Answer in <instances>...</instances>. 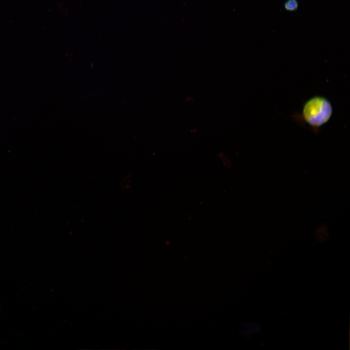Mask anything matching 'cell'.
I'll return each mask as SVG.
<instances>
[{
    "mask_svg": "<svg viewBox=\"0 0 350 350\" xmlns=\"http://www.w3.org/2000/svg\"><path fill=\"white\" fill-rule=\"evenodd\" d=\"M332 113V108L330 101L321 96H315L308 100L304 104L302 112L304 120L315 128L326 123Z\"/></svg>",
    "mask_w": 350,
    "mask_h": 350,
    "instance_id": "cell-1",
    "label": "cell"
},
{
    "mask_svg": "<svg viewBox=\"0 0 350 350\" xmlns=\"http://www.w3.org/2000/svg\"><path fill=\"white\" fill-rule=\"evenodd\" d=\"M285 11L289 12H294L298 10L299 3L298 0H286L283 4Z\"/></svg>",
    "mask_w": 350,
    "mask_h": 350,
    "instance_id": "cell-2",
    "label": "cell"
},
{
    "mask_svg": "<svg viewBox=\"0 0 350 350\" xmlns=\"http://www.w3.org/2000/svg\"><path fill=\"white\" fill-rule=\"evenodd\" d=\"M185 101L187 103H192L194 101V98L192 96L188 95L185 97Z\"/></svg>",
    "mask_w": 350,
    "mask_h": 350,
    "instance_id": "cell-3",
    "label": "cell"
},
{
    "mask_svg": "<svg viewBox=\"0 0 350 350\" xmlns=\"http://www.w3.org/2000/svg\"><path fill=\"white\" fill-rule=\"evenodd\" d=\"M198 129L196 127L192 128L190 130V133L191 134H195L197 133Z\"/></svg>",
    "mask_w": 350,
    "mask_h": 350,
    "instance_id": "cell-4",
    "label": "cell"
}]
</instances>
